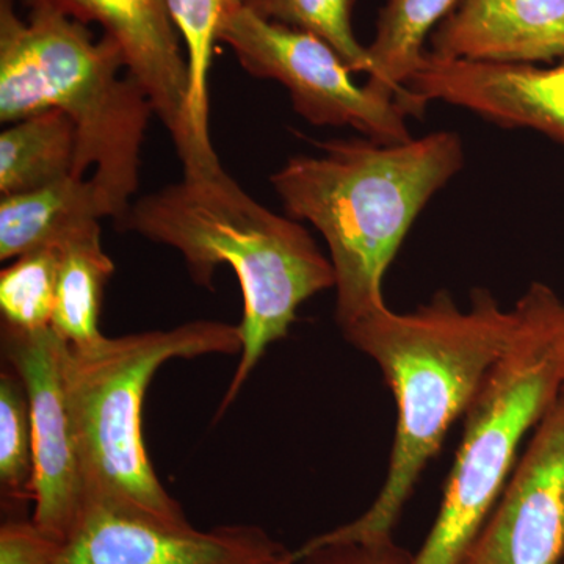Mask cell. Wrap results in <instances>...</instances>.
<instances>
[{
	"instance_id": "obj_14",
	"label": "cell",
	"mask_w": 564,
	"mask_h": 564,
	"mask_svg": "<svg viewBox=\"0 0 564 564\" xmlns=\"http://www.w3.org/2000/svg\"><path fill=\"white\" fill-rule=\"evenodd\" d=\"M110 218L91 177L69 176L36 191L0 198V261L61 243L85 226Z\"/></svg>"
},
{
	"instance_id": "obj_23",
	"label": "cell",
	"mask_w": 564,
	"mask_h": 564,
	"mask_svg": "<svg viewBox=\"0 0 564 564\" xmlns=\"http://www.w3.org/2000/svg\"><path fill=\"white\" fill-rule=\"evenodd\" d=\"M296 564H414V555L393 541V536L369 543L302 545Z\"/></svg>"
},
{
	"instance_id": "obj_10",
	"label": "cell",
	"mask_w": 564,
	"mask_h": 564,
	"mask_svg": "<svg viewBox=\"0 0 564 564\" xmlns=\"http://www.w3.org/2000/svg\"><path fill=\"white\" fill-rule=\"evenodd\" d=\"M55 564H296V555L258 525L198 530L88 503Z\"/></svg>"
},
{
	"instance_id": "obj_20",
	"label": "cell",
	"mask_w": 564,
	"mask_h": 564,
	"mask_svg": "<svg viewBox=\"0 0 564 564\" xmlns=\"http://www.w3.org/2000/svg\"><path fill=\"white\" fill-rule=\"evenodd\" d=\"M57 245L36 248L13 259L0 273L3 325L35 333L51 328L57 292Z\"/></svg>"
},
{
	"instance_id": "obj_18",
	"label": "cell",
	"mask_w": 564,
	"mask_h": 564,
	"mask_svg": "<svg viewBox=\"0 0 564 564\" xmlns=\"http://www.w3.org/2000/svg\"><path fill=\"white\" fill-rule=\"evenodd\" d=\"M174 25L184 44L191 74L188 113L193 131L206 150L212 147L209 131V74L212 54L223 21L247 7L248 0H166Z\"/></svg>"
},
{
	"instance_id": "obj_16",
	"label": "cell",
	"mask_w": 564,
	"mask_h": 564,
	"mask_svg": "<svg viewBox=\"0 0 564 564\" xmlns=\"http://www.w3.org/2000/svg\"><path fill=\"white\" fill-rule=\"evenodd\" d=\"M57 292L51 328L74 347L102 339L99 315L115 263L104 251L99 223L85 226L57 243Z\"/></svg>"
},
{
	"instance_id": "obj_7",
	"label": "cell",
	"mask_w": 564,
	"mask_h": 564,
	"mask_svg": "<svg viewBox=\"0 0 564 564\" xmlns=\"http://www.w3.org/2000/svg\"><path fill=\"white\" fill-rule=\"evenodd\" d=\"M217 40L231 47L250 76L288 88L293 109L311 124L352 128L384 144L413 139L403 104L358 87L344 58L313 33L242 7L223 21Z\"/></svg>"
},
{
	"instance_id": "obj_11",
	"label": "cell",
	"mask_w": 564,
	"mask_h": 564,
	"mask_svg": "<svg viewBox=\"0 0 564 564\" xmlns=\"http://www.w3.org/2000/svg\"><path fill=\"white\" fill-rule=\"evenodd\" d=\"M564 392L534 429L462 564H563Z\"/></svg>"
},
{
	"instance_id": "obj_19",
	"label": "cell",
	"mask_w": 564,
	"mask_h": 564,
	"mask_svg": "<svg viewBox=\"0 0 564 564\" xmlns=\"http://www.w3.org/2000/svg\"><path fill=\"white\" fill-rule=\"evenodd\" d=\"M33 473L31 404L20 375L7 364L0 373V494L6 519L28 518Z\"/></svg>"
},
{
	"instance_id": "obj_5",
	"label": "cell",
	"mask_w": 564,
	"mask_h": 564,
	"mask_svg": "<svg viewBox=\"0 0 564 564\" xmlns=\"http://www.w3.org/2000/svg\"><path fill=\"white\" fill-rule=\"evenodd\" d=\"M242 351L239 325L215 321L66 345L63 380L76 437L85 507L102 503L163 524L191 525L148 455L143 404L152 378L172 359Z\"/></svg>"
},
{
	"instance_id": "obj_12",
	"label": "cell",
	"mask_w": 564,
	"mask_h": 564,
	"mask_svg": "<svg viewBox=\"0 0 564 564\" xmlns=\"http://www.w3.org/2000/svg\"><path fill=\"white\" fill-rule=\"evenodd\" d=\"M404 88L422 111L429 102H447L500 128L533 129L564 144V61L540 68L445 61L426 51Z\"/></svg>"
},
{
	"instance_id": "obj_9",
	"label": "cell",
	"mask_w": 564,
	"mask_h": 564,
	"mask_svg": "<svg viewBox=\"0 0 564 564\" xmlns=\"http://www.w3.org/2000/svg\"><path fill=\"white\" fill-rule=\"evenodd\" d=\"M28 9L51 7L82 24H99L124 57L129 76L147 93L154 113L172 137L182 169L218 162L199 144L188 98L191 74L184 44L166 0H21Z\"/></svg>"
},
{
	"instance_id": "obj_24",
	"label": "cell",
	"mask_w": 564,
	"mask_h": 564,
	"mask_svg": "<svg viewBox=\"0 0 564 564\" xmlns=\"http://www.w3.org/2000/svg\"><path fill=\"white\" fill-rule=\"evenodd\" d=\"M563 564H564V560H563Z\"/></svg>"
},
{
	"instance_id": "obj_15",
	"label": "cell",
	"mask_w": 564,
	"mask_h": 564,
	"mask_svg": "<svg viewBox=\"0 0 564 564\" xmlns=\"http://www.w3.org/2000/svg\"><path fill=\"white\" fill-rule=\"evenodd\" d=\"M456 0H388L377 22L369 52L366 87L386 99L403 104L411 117H421L406 82L425 57V40L454 10Z\"/></svg>"
},
{
	"instance_id": "obj_13",
	"label": "cell",
	"mask_w": 564,
	"mask_h": 564,
	"mask_svg": "<svg viewBox=\"0 0 564 564\" xmlns=\"http://www.w3.org/2000/svg\"><path fill=\"white\" fill-rule=\"evenodd\" d=\"M429 41L445 61H564V0H456Z\"/></svg>"
},
{
	"instance_id": "obj_21",
	"label": "cell",
	"mask_w": 564,
	"mask_h": 564,
	"mask_svg": "<svg viewBox=\"0 0 564 564\" xmlns=\"http://www.w3.org/2000/svg\"><path fill=\"white\" fill-rule=\"evenodd\" d=\"M356 0H248L247 9L265 20L313 33L329 44L351 73H369L367 47L352 31Z\"/></svg>"
},
{
	"instance_id": "obj_2",
	"label": "cell",
	"mask_w": 564,
	"mask_h": 564,
	"mask_svg": "<svg viewBox=\"0 0 564 564\" xmlns=\"http://www.w3.org/2000/svg\"><path fill=\"white\" fill-rule=\"evenodd\" d=\"M117 225L180 252L204 289H214L220 265L236 274L243 300L242 351L217 419L236 402L267 348L288 337L299 307L336 285L333 263L311 234L256 202L220 161L184 169L181 181L132 202Z\"/></svg>"
},
{
	"instance_id": "obj_1",
	"label": "cell",
	"mask_w": 564,
	"mask_h": 564,
	"mask_svg": "<svg viewBox=\"0 0 564 564\" xmlns=\"http://www.w3.org/2000/svg\"><path fill=\"white\" fill-rule=\"evenodd\" d=\"M516 326V307L503 310L484 288L470 292L467 310L455 303L451 292L440 291L411 313H393L386 304L345 326V340L377 362L393 393L395 437L384 484L372 505L303 545L369 543L392 536L423 470L469 410Z\"/></svg>"
},
{
	"instance_id": "obj_6",
	"label": "cell",
	"mask_w": 564,
	"mask_h": 564,
	"mask_svg": "<svg viewBox=\"0 0 564 564\" xmlns=\"http://www.w3.org/2000/svg\"><path fill=\"white\" fill-rule=\"evenodd\" d=\"M518 326L464 417L462 444L436 521L414 564H462L513 473L519 447L564 389V302L533 282Z\"/></svg>"
},
{
	"instance_id": "obj_4",
	"label": "cell",
	"mask_w": 564,
	"mask_h": 564,
	"mask_svg": "<svg viewBox=\"0 0 564 564\" xmlns=\"http://www.w3.org/2000/svg\"><path fill=\"white\" fill-rule=\"evenodd\" d=\"M61 110L76 126L74 176L101 192L115 223L139 191L141 148L154 113L147 93L126 69L110 36L96 40L87 24L51 7L18 17L0 0V121Z\"/></svg>"
},
{
	"instance_id": "obj_3",
	"label": "cell",
	"mask_w": 564,
	"mask_h": 564,
	"mask_svg": "<svg viewBox=\"0 0 564 564\" xmlns=\"http://www.w3.org/2000/svg\"><path fill=\"white\" fill-rule=\"evenodd\" d=\"M270 176L293 220L322 234L336 276L340 329L386 306L383 281L415 218L464 165L462 137L434 132L404 143H322Z\"/></svg>"
},
{
	"instance_id": "obj_25",
	"label": "cell",
	"mask_w": 564,
	"mask_h": 564,
	"mask_svg": "<svg viewBox=\"0 0 564 564\" xmlns=\"http://www.w3.org/2000/svg\"><path fill=\"white\" fill-rule=\"evenodd\" d=\"M563 392H564V389H563Z\"/></svg>"
},
{
	"instance_id": "obj_8",
	"label": "cell",
	"mask_w": 564,
	"mask_h": 564,
	"mask_svg": "<svg viewBox=\"0 0 564 564\" xmlns=\"http://www.w3.org/2000/svg\"><path fill=\"white\" fill-rule=\"evenodd\" d=\"M66 345L52 328L29 333L2 323L3 356L20 375L31 404L32 519L63 543L85 510L84 478L63 380Z\"/></svg>"
},
{
	"instance_id": "obj_17",
	"label": "cell",
	"mask_w": 564,
	"mask_h": 564,
	"mask_svg": "<svg viewBox=\"0 0 564 564\" xmlns=\"http://www.w3.org/2000/svg\"><path fill=\"white\" fill-rule=\"evenodd\" d=\"M76 126L61 110H44L0 133V195H18L74 176Z\"/></svg>"
},
{
	"instance_id": "obj_22",
	"label": "cell",
	"mask_w": 564,
	"mask_h": 564,
	"mask_svg": "<svg viewBox=\"0 0 564 564\" xmlns=\"http://www.w3.org/2000/svg\"><path fill=\"white\" fill-rule=\"evenodd\" d=\"M62 547L32 518L6 519L0 527V564H55Z\"/></svg>"
}]
</instances>
